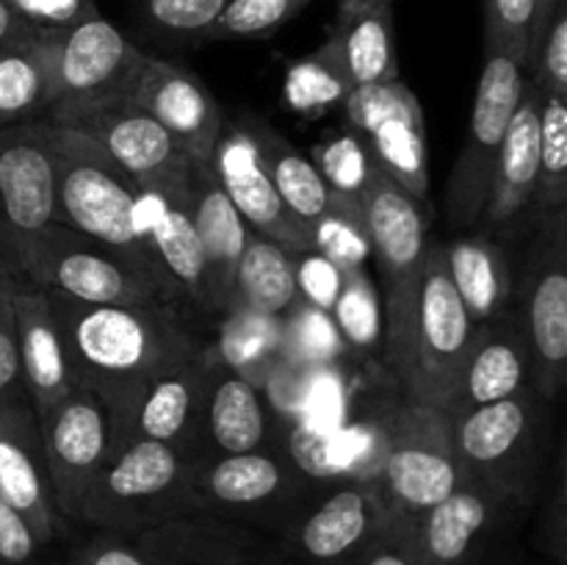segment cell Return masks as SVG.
<instances>
[{"instance_id": "cell-30", "label": "cell", "mask_w": 567, "mask_h": 565, "mask_svg": "<svg viewBox=\"0 0 567 565\" xmlns=\"http://www.w3.org/2000/svg\"><path fill=\"white\" fill-rule=\"evenodd\" d=\"M327 42L352 89L399 78L393 3H341L338 0V20Z\"/></svg>"}, {"instance_id": "cell-26", "label": "cell", "mask_w": 567, "mask_h": 565, "mask_svg": "<svg viewBox=\"0 0 567 565\" xmlns=\"http://www.w3.org/2000/svg\"><path fill=\"white\" fill-rule=\"evenodd\" d=\"M17 343H20L22 386L33 413L42 415L78 388L64 332L55 321L44 288L17 282L11 286Z\"/></svg>"}, {"instance_id": "cell-4", "label": "cell", "mask_w": 567, "mask_h": 565, "mask_svg": "<svg viewBox=\"0 0 567 565\" xmlns=\"http://www.w3.org/2000/svg\"><path fill=\"white\" fill-rule=\"evenodd\" d=\"M199 460L169 443L133 441L114 449L94 476L78 524L136 537L153 526L194 513Z\"/></svg>"}, {"instance_id": "cell-49", "label": "cell", "mask_w": 567, "mask_h": 565, "mask_svg": "<svg viewBox=\"0 0 567 565\" xmlns=\"http://www.w3.org/2000/svg\"><path fill=\"white\" fill-rule=\"evenodd\" d=\"M537 546L554 565H567V491H565V460H557L554 471V491L540 515Z\"/></svg>"}, {"instance_id": "cell-18", "label": "cell", "mask_w": 567, "mask_h": 565, "mask_svg": "<svg viewBox=\"0 0 567 565\" xmlns=\"http://www.w3.org/2000/svg\"><path fill=\"white\" fill-rule=\"evenodd\" d=\"M515 510L498 491L465 480L410 524L421 565H482Z\"/></svg>"}, {"instance_id": "cell-41", "label": "cell", "mask_w": 567, "mask_h": 565, "mask_svg": "<svg viewBox=\"0 0 567 565\" xmlns=\"http://www.w3.org/2000/svg\"><path fill=\"white\" fill-rule=\"evenodd\" d=\"M230 0H136L144 25L172 39L203 42Z\"/></svg>"}, {"instance_id": "cell-5", "label": "cell", "mask_w": 567, "mask_h": 565, "mask_svg": "<svg viewBox=\"0 0 567 565\" xmlns=\"http://www.w3.org/2000/svg\"><path fill=\"white\" fill-rule=\"evenodd\" d=\"M377 482L388 507L404 524L465 482L454 446V421L446 408L399 399L382 421Z\"/></svg>"}, {"instance_id": "cell-10", "label": "cell", "mask_w": 567, "mask_h": 565, "mask_svg": "<svg viewBox=\"0 0 567 565\" xmlns=\"http://www.w3.org/2000/svg\"><path fill=\"white\" fill-rule=\"evenodd\" d=\"M48 120L92 138L136 188L177 192L186 186L192 166L197 164L131 94L61 103Z\"/></svg>"}, {"instance_id": "cell-33", "label": "cell", "mask_w": 567, "mask_h": 565, "mask_svg": "<svg viewBox=\"0 0 567 565\" xmlns=\"http://www.w3.org/2000/svg\"><path fill=\"white\" fill-rule=\"evenodd\" d=\"M297 302L299 291L297 277H293L291 249L249 230L241 260L236 266V277H233L227 308H249L258 310V314L286 316Z\"/></svg>"}, {"instance_id": "cell-28", "label": "cell", "mask_w": 567, "mask_h": 565, "mask_svg": "<svg viewBox=\"0 0 567 565\" xmlns=\"http://www.w3.org/2000/svg\"><path fill=\"white\" fill-rule=\"evenodd\" d=\"M183 188H138V233L177 299L208 314L205 297V255L197 230L183 205Z\"/></svg>"}, {"instance_id": "cell-46", "label": "cell", "mask_w": 567, "mask_h": 565, "mask_svg": "<svg viewBox=\"0 0 567 565\" xmlns=\"http://www.w3.org/2000/svg\"><path fill=\"white\" fill-rule=\"evenodd\" d=\"M291 255H293V277H297L299 299H305V302L316 305V308L330 314L343 291L347 271H343L338 264H332L330 258H324L321 253H316V249H305V253H291Z\"/></svg>"}, {"instance_id": "cell-54", "label": "cell", "mask_w": 567, "mask_h": 565, "mask_svg": "<svg viewBox=\"0 0 567 565\" xmlns=\"http://www.w3.org/2000/svg\"><path fill=\"white\" fill-rule=\"evenodd\" d=\"M563 3V0H535V28H532V48L537 44V39L543 37V31H546L548 20H551V14L557 11V6ZM529 48V53H532ZM529 61V59H526Z\"/></svg>"}, {"instance_id": "cell-36", "label": "cell", "mask_w": 567, "mask_h": 565, "mask_svg": "<svg viewBox=\"0 0 567 565\" xmlns=\"http://www.w3.org/2000/svg\"><path fill=\"white\" fill-rule=\"evenodd\" d=\"M567 210V100L543 92L540 100V166L532 214L537 219Z\"/></svg>"}, {"instance_id": "cell-44", "label": "cell", "mask_w": 567, "mask_h": 565, "mask_svg": "<svg viewBox=\"0 0 567 565\" xmlns=\"http://www.w3.org/2000/svg\"><path fill=\"white\" fill-rule=\"evenodd\" d=\"M288 92L293 94L299 109H308V105L321 103V100H327V94H336V97L347 100V94L352 92V86H349L341 66H338V59L336 53H332L330 42H324L316 53L305 55V59H299L297 64L291 66V75H288Z\"/></svg>"}, {"instance_id": "cell-13", "label": "cell", "mask_w": 567, "mask_h": 565, "mask_svg": "<svg viewBox=\"0 0 567 565\" xmlns=\"http://www.w3.org/2000/svg\"><path fill=\"white\" fill-rule=\"evenodd\" d=\"M526 70L518 59L507 53H485L480 83L474 92L468 133L463 150L454 161L446 188L449 219L460 227L482 222L487 192H491L493 166L504 142L513 111L524 92Z\"/></svg>"}, {"instance_id": "cell-23", "label": "cell", "mask_w": 567, "mask_h": 565, "mask_svg": "<svg viewBox=\"0 0 567 565\" xmlns=\"http://www.w3.org/2000/svg\"><path fill=\"white\" fill-rule=\"evenodd\" d=\"M365 230L371 242V260H377L382 286L396 288L419 277L424 255L430 249L426 222L419 199L404 192L380 166H371L358 192Z\"/></svg>"}, {"instance_id": "cell-29", "label": "cell", "mask_w": 567, "mask_h": 565, "mask_svg": "<svg viewBox=\"0 0 567 565\" xmlns=\"http://www.w3.org/2000/svg\"><path fill=\"white\" fill-rule=\"evenodd\" d=\"M529 386L532 355L518 310H504L502 316L482 325L446 410L452 415H463L482 404L513 397Z\"/></svg>"}, {"instance_id": "cell-32", "label": "cell", "mask_w": 567, "mask_h": 565, "mask_svg": "<svg viewBox=\"0 0 567 565\" xmlns=\"http://www.w3.org/2000/svg\"><path fill=\"white\" fill-rule=\"evenodd\" d=\"M214 349L227 369L264 391L271 374L286 363L282 316L258 314L249 308H227L225 314H219Z\"/></svg>"}, {"instance_id": "cell-25", "label": "cell", "mask_w": 567, "mask_h": 565, "mask_svg": "<svg viewBox=\"0 0 567 565\" xmlns=\"http://www.w3.org/2000/svg\"><path fill=\"white\" fill-rule=\"evenodd\" d=\"M540 100L543 89L526 78L524 92L498 147L491 192L482 210V225L491 233L513 230L526 214H532L537 166H540Z\"/></svg>"}, {"instance_id": "cell-38", "label": "cell", "mask_w": 567, "mask_h": 565, "mask_svg": "<svg viewBox=\"0 0 567 565\" xmlns=\"http://www.w3.org/2000/svg\"><path fill=\"white\" fill-rule=\"evenodd\" d=\"M282 327H286L288 360L316 366V369H330V366L341 363L349 355L347 341H343L341 332H338L332 314L305 302V299H299V302L282 316Z\"/></svg>"}, {"instance_id": "cell-8", "label": "cell", "mask_w": 567, "mask_h": 565, "mask_svg": "<svg viewBox=\"0 0 567 565\" xmlns=\"http://www.w3.org/2000/svg\"><path fill=\"white\" fill-rule=\"evenodd\" d=\"M391 524L380 482L343 476L275 535L271 565H360Z\"/></svg>"}, {"instance_id": "cell-2", "label": "cell", "mask_w": 567, "mask_h": 565, "mask_svg": "<svg viewBox=\"0 0 567 565\" xmlns=\"http://www.w3.org/2000/svg\"><path fill=\"white\" fill-rule=\"evenodd\" d=\"M78 386L120 413L133 393L166 366L203 347L181 316L142 305H92L48 291Z\"/></svg>"}, {"instance_id": "cell-3", "label": "cell", "mask_w": 567, "mask_h": 565, "mask_svg": "<svg viewBox=\"0 0 567 565\" xmlns=\"http://www.w3.org/2000/svg\"><path fill=\"white\" fill-rule=\"evenodd\" d=\"M50 142L55 153V222L109 247L158 288L172 310L181 308L138 233L136 183L83 133L50 122Z\"/></svg>"}, {"instance_id": "cell-48", "label": "cell", "mask_w": 567, "mask_h": 565, "mask_svg": "<svg viewBox=\"0 0 567 565\" xmlns=\"http://www.w3.org/2000/svg\"><path fill=\"white\" fill-rule=\"evenodd\" d=\"M25 397L20 366V343H17L14 308H11V286L0 280V408L20 402Z\"/></svg>"}, {"instance_id": "cell-6", "label": "cell", "mask_w": 567, "mask_h": 565, "mask_svg": "<svg viewBox=\"0 0 567 565\" xmlns=\"http://www.w3.org/2000/svg\"><path fill=\"white\" fill-rule=\"evenodd\" d=\"M324 487L280 443L199 463L194 476V513L219 515L275 537Z\"/></svg>"}, {"instance_id": "cell-52", "label": "cell", "mask_w": 567, "mask_h": 565, "mask_svg": "<svg viewBox=\"0 0 567 565\" xmlns=\"http://www.w3.org/2000/svg\"><path fill=\"white\" fill-rule=\"evenodd\" d=\"M360 565H421L413 546V535H410V524H404V521H399L393 515L391 530L365 554V559Z\"/></svg>"}, {"instance_id": "cell-14", "label": "cell", "mask_w": 567, "mask_h": 565, "mask_svg": "<svg viewBox=\"0 0 567 565\" xmlns=\"http://www.w3.org/2000/svg\"><path fill=\"white\" fill-rule=\"evenodd\" d=\"M210 358L214 347L203 343L194 355L150 377L131 402L111 415V452L133 441H158L199 460V421Z\"/></svg>"}, {"instance_id": "cell-17", "label": "cell", "mask_w": 567, "mask_h": 565, "mask_svg": "<svg viewBox=\"0 0 567 565\" xmlns=\"http://www.w3.org/2000/svg\"><path fill=\"white\" fill-rule=\"evenodd\" d=\"M354 131L365 138L374 164L415 199L430 192L426 122L419 97L402 81L358 86L343 100Z\"/></svg>"}, {"instance_id": "cell-15", "label": "cell", "mask_w": 567, "mask_h": 565, "mask_svg": "<svg viewBox=\"0 0 567 565\" xmlns=\"http://www.w3.org/2000/svg\"><path fill=\"white\" fill-rule=\"evenodd\" d=\"M53 109L83 100L127 97L150 55L103 14L48 39ZM50 109V111H53Z\"/></svg>"}, {"instance_id": "cell-16", "label": "cell", "mask_w": 567, "mask_h": 565, "mask_svg": "<svg viewBox=\"0 0 567 565\" xmlns=\"http://www.w3.org/2000/svg\"><path fill=\"white\" fill-rule=\"evenodd\" d=\"M37 419L55 507L72 526L78 524L94 476L111 454L109 408L92 391L78 386Z\"/></svg>"}, {"instance_id": "cell-19", "label": "cell", "mask_w": 567, "mask_h": 565, "mask_svg": "<svg viewBox=\"0 0 567 565\" xmlns=\"http://www.w3.org/2000/svg\"><path fill=\"white\" fill-rule=\"evenodd\" d=\"M210 170L241 214V219L247 222L249 230L271 238L291 253L313 249L310 227L288 210V205L277 194L275 183H271L252 127L225 125L214 155H210Z\"/></svg>"}, {"instance_id": "cell-34", "label": "cell", "mask_w": 567, "mask_h": 565, "mask_svg": "<svg viewBox=\"0 0 567 565\" xmlns=\"http://www.w3.org/2000/svg\"><path fill=\"white\" fill-rule=\"evenodd\" d=\"M50 37H22L0 44V125L39 120L53 109Z\"/></svg>"}, {"instance_id": "cell-50", "label": "cell", "mask_w": 567, "mask_h": 565, "mask_svg": "<svg viewBox=\"0 0 567 565\" xmlns=\"http://www.w3.org/2000/svg\"><path fill=\"white\" fill-rule=\"evenodd\" d=\"M64 565H147L131 537L94 530L86 541L78 543Z\"/></svg>"}, {"instance_id": "cell-55", "label": "cell", "mask_w": 567, "mask_h": 565, "mask_svg": "<svg viewBox=\"0 0 567 565\" xmlns=\"http://www.w3.org/2000/svg\"><path fill=\"white\" fill-rule=\"evenodd\" d=\"M341 3H393V0H341Z\"/></svg>"}, {"instance_id": "cell-21", "label": "cell", "mask_w": 567, "mask_h": 565, "mask_svg": "<svg viewBox=\"0 0 567 565\" xmlns=\"http://www.w3.org/2000/svg\"><path fill=\"white\" fill-rule=\"evenodd\" d=\"M147 565H271L275 537L208 513H188L131 537Z\"/></svg>"}, {"instance_id": "cell-9", "label": "cell", "mask_w": 567, "mask_h": 565, "mask_svg": "<svg viewBox=\"0 0 567 565\" xmlns=\"http://www.w3.org/2000/svg\"><path fill=\"white\" fill-rule=\"evenodd\" d=\"M20 282L78 302L172 310L158 288L150 286L109 247L59 222H50L25 242L20 253Z\"/></svg>"}, {"instance_id": "cell-42", "label": "cell", "mask_w": 567, "mask_h": 565, "mask_svg": "<svg viewBox=\"0 0 567 565\" xmlns=\"http://www.w3.org/2000/svg\"><path fill=\"white\" fill-rule=\"evenodd\" d=\"M535 0H485V53H507L526 70Z\"/></svg>"}, {"instance_id": "cell-20", "label": "cell", "mask_w": 567, "mask_h": 565, "mask_svg": "<svg viewBox=\"0 0 567 565\" xmlns=\"http://www.w3.org/2000/svg\"><path fill=\"white\" fill-rule=\"evenodd\" d=\"M0 499L28 521L44 548L70 530L55 507L39 419L28 399L0 408Z\"/></svg>"}, {"instance_id": "cell-22", "label": "cell", "mask_w": 567, "mask_h": 565, "mask_svg": "<svg viewBox=\"0 0 567 565\" xmlns=\"http://www.w3.org/2000/svg\"><path fill=\"white\" fill-rule=\"evenodd\" d=\"M131 97L192 155L210 164L216 142L225 131L221 109L203 78L183 66L150 55Z\"/></svg>"}, {"instance_id": "cell-43", "label": "cell", "mask_w": 567, "mask_h": 565, "mask_svg": "<svg viewBox=\"0 0 567 565\" xmlns=\"http://www.w3.org/2000/svg\"><path fill=\"white\" fill-rule=\"evenodd\" d=\"M526 78L546 94L567 100V0L557 6L543 37L532 48Z\"/></svg>"}, {"instance_id": "cell-45", "label": "cell", "mask_w": 567, "mask_h": 565, "mask_svg": "<svg viewBox=\"0 0 567 565\" xmlns=\"http://www.w3.org/2000/svg\"><path fill=\"white\" fill-rule=\"evenodd\" d=\"M374 158H371L369 147L360 136H338L332 142L319 144L316 150V170L324 175L336 192L343 194H358L360 186L369 177Z\"/></svg>"}, {"instance_id": "cell-27", "label": "cell", "mask_w": 567, "mask_h": 565, "mask_svg": "<svg viewBox=\"0 0 567 565\" xmlns=\"http://www.w3.org/2000/svg\"><path fill=\"white\" fill-rule=\"evenodd\" d=\"M271 421L275 413L269 410L264 391L227 369L214 349L203 421H199V463L225 454L280 446L271 438Z\"/></svg>"}, {"instance_id": "cell-53", "label": "cell", "mask_w": 567, "mask_h": 565, "mask_svg": "<svg viewBox=\"0 0 567 565\" xmlns=\"http://www.w3.org/2000/svg\"><path fill=\"white\" fill-rule=\"evenodd\" d=\"M22 37H39V33H33L31 28H28L25 22L9 9L6 0H0V44L14 42V39H22Z\"/></svg>"}, {"instance_id": "cell-12", "label": "cell", "mask_w": 567, "mask_h": 565, "mask_svg": "<svg viewBox=\"0 0 567 565\" xmlns=\"http://www.w3.org/2000/svg\"><path fill=\"white\" fill-rule=\"evenodd\" d=\"M518 319L532 355V388L551 404L567 380V210L537 219Z\"/></svg>"}, {"instance_id": "cell-7", "label": "cell", "mask_w": 567, "mask_h": 565, "mask_svg": "<svg viewBox=\"0 0 567 565\" xmlns=\"http://www.w3.org/2000/svg\"><path fill=\"white\" fill-rule=\"evenodd\" d=\"M546 410V399L529 386L507 399L452 415L465 480L493 487L524 510L537 491Z\"/></svg>"}, {"instance_id": "cell-11", "label": "cell", "mask_w": 567, "mask_h": 565, "mask_svg": "<svg viewBox=\"0 0 567 565\" xmlns=\"http://www.w3.org/2000/svg\"><path fill=\"white\" fill-rule=\"evenodd\" d=\"M55 222V153L48 116L0 125V280L20 282V253Z\"/></svg>"}, {"instance_id": "cell-51", "label": "cell", "mask_w": 567, "mask_h": 565, "mask_svg": "<svg viewBox=\"0 0 567 565\" xmlns=\"http://www.w3.org/2000/svg\"><path fill=\"white\" fill-rule=\"evenodd\" d=\"M42 552L28 521L0 499V565H39Z\"/></svg>"}, {"instance_id": "cell-47", "label": "cell", "mask_w": 567, "mask_h": 565, "mask_svg": "<svg viewBox=\"0 0 567 565\" xmlns=\"http://www.w3.org/2000/svg\"><path fill=\"white\" fill-rule=\"evenodd\" d=\"M6 3L39 37H59L78 22L100 14L94 0H6Z\"/></svg>"}, {"instance_id": "cell-1", "label": "cell", "mask_w": 567, "mask_h": 565, "mask_svg": "<svg viewBox=\"0 0 567 565\" xmlns=\"http://www.w3.org/2000/svg\"><path fill=\"white\" fill-rule=\"evenodd\" d=\"M480 330L449 277L443 244L430 242L419 277L388 288L382 302V352L399 399L449 408Z\"/></svg>"}, {"instance_id": "cell-40", "label": "cell", "mask_w": 567, "mask_h": 565, "mask_svg": "<svg viewBox=\"0 0 567 565\" xmlns=\"http://www.w3.org/2000/svg\"><path fill=\"white\" fill-rule=\"evenodd\" d=\"M310 3L316 0H230L219 20L205 33L203 42L269 37L277 28L302 14Z\"/></svg>"}, {"instance_id": "cell-37", "label": "cell", "mask_w": 567, "mask_h": 565, "mask_svg": "<svg viewBox=\"0 0 567 565\" xmlns=\"http://www.w3.org/2000/svg\"><path fill=\"white\" fill-rule=\"evenodd\" d=\"M310 244L343 271L365 269L371 260V242L358 194L332 192L327 210L310 225Z\"/></svg>"}, {"instance_id": "cell-39", "label": "cell", "mask_w": 567, "mask_h": 565, "mask_svg": "<svg viewBox=\"0 0 567 565\" xmlns=\"http://www.w3.org/2000/svg\"><path fill=\"white\" fill-rule=\"evenodd\" d=\"M349 352L371 355L382 343V302L369 271H347V282L330 310Z\"/></svg>"}, {"instance_id": "cell-31", "label": "cell", "mask_w": 567, "mask_h": 565, "mask_svg": "<svg viewBox=\"0 0 567 565\" xmlns=\"http://www.w3.org/2000/svg\"><path fill=\"white\" fill-rule=\"evenodd\" d=\"M443 260L476 325H487L509 310L513 269L507 253L491 236H463L443 244Z\"/></svg>"}, {"instance_id": "cell-35", "label": "cell", "mask_w": 567, "mask_h": 565, "mask_svg": "<svg viewBox=\"0 0 567 565\" xmlns=\"http://www.w3.org/2000/svg\"><path fill=\"white\" fill-rule=\"evenodd\" d=\"M252 133L277 194H280L282 203L288 205V210L310 227L327 210L336 188L324 181V175L316 170L313 161L305 158L293 144H288L282 136H277L275 131L258 127V131Z\"/></svg>"}, {"instance_id": "cell-24", "label": "cell", "mask_w": 567, "mask_h": 565, "mask_svg": "<svg viewBox=\"0 0 567 565\" xmlns=\"http://www.w3.org/2000/svg\"><path fill=\"white\" fill-rule=\"evenodd\" d=\"M181 197L205 255L208 314L219 316L230 299L233 277H236V266L241 260L249 227L236 210V205L230 203L225 188L219 186L210 164L197 161L192 166V175H188Z\"/></svg>"}]
</instances>
